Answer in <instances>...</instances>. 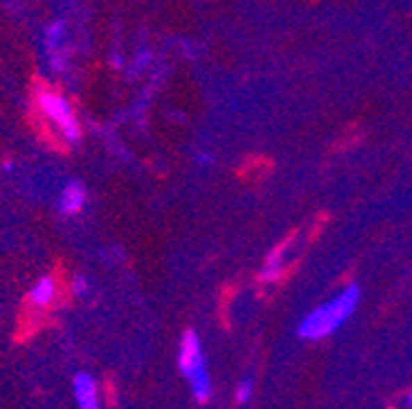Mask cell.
Returning a JSON list of instances; mask_svg holds the SVG:
<instances>
[{"mask_svg":"<svg viewBox=\"0 0 412 409\" xmlns=\"http://www.w3.org/2000/svg\"><path fill=\"white\" fill-rule=\"evenodd\" d=\"M37 101H40L42 113L47 115L54 125H59L64 137H67L69 142H79V137H81V128H79V120L72 110V103H69L62 94H52V91H42Z\"/></svg>","mask_w":412,"mask_h":409,"instance_id":"3957f363","label":"cell"},{"mask_svg":"<svg viewBox=\"0 0 412 409\" xmlns=\"http://www.w3.org/2000/svg\"><path fill=\"white\" fill-rule=\"evenodd\" d=\"M54 297H57V282H54L52 277H40V280L35 282V287L30 290V301L35 306L52 304Z\"/></svg>","mask_w":412,"mask_h":409,"instance_id":"8992f818","label":"cell"},{"mask_svg":"<svg viewBox=\"0 0 412 409\" xmlns=\"http://www.w3.org/2000/svg\"><path fill=\"white\" fill-rule=\"evenodd\" d=\"M84 203H86L84 187L79 181H69L67 187L62 189V194H59V211L64 216H74V213H79L84 208Z\"/></svg>","mask_w":412,"mask_h":409,"instance_id":"5b68a950","label":"cell"},{"mask_svg":"<svg viewBox=\"0 0 412 409\" xmlns=\"http://www.w3.org/2000/svg\"><path fill=\"white\" fill-rule=\"evenodd\" d=\"M251 397H253V380H243V383L236 387V402L245 404Z\"/></svg>","mask_w":412,"mask_h":409,"instance_id":"9c48e42d","label":"cell"},{"mask_svg":"<svg viewBox=\"0 0 412 409\" xmlns=\"http://www.w3.org/2000/svg\"><path fill=\"white\" fill-rule=\"evenodd\" d=\"M74 399L81 409H99L101 399H99V385L96 378L89 373H76L74 375Z\"/></svg>","mask_w":412,"mask_h":409,"instance_id":"277c9868","label":"cell"},{"mask_svg":"<svg viewBox=\"0 0 412 409\" xmlns=\"http://www.w3.org/2000/svg\"><path fill=\"white\" fill-rule=\"evenodd\" d=\"M177 362L182 375L192 385V394L197 402H206L211 397V378L206 370V360L201 353V341L194 331H187L179 341Z\"/></svg>","mask_w":412,"mask_h":409,"instance_id":"7a4b0ae2","label":"cell"},{"mask_svg":"<svg viewBox=\"0 0 412 409\" xmlns=\"http://www.w3.org/2000/svg\"><path fill=\"white\" fill-rule=\"evenodd\" d=\"M407 404H410V407H412V392H410V397H407Z\"/></svg>","mask_w":412,"mask_h":409,"instance_id":"7c38bea8","label":"cell"},{"mask_svg":"<svg viewBox=\"0 0 412 409\" xmlns=\"http://www.w3.org/2000/svg\"><path fill=\"white\" fill-rule=\"evenodd\" d=\"M62 35H64V25H62V22H54V25L47 30V47L57 49L59 42H62Z\"/></svg>","mask_w":412,"mask_h":409,"instance_id":"ba28073f","label":"cell"},{"mask_svg":"<svg viewBox=\"0 0 412 409\" xmlns=\"http://www.w3.org/2000/svg\"><path fill=\"white\" fill-rule=\"evenodd\" d=\"M285 248H287V243H282V245H277V248L272 250L270 255H267L265 265H263V269H261V280L263 282H272V280H277V277H280V272H282V255H285Z\"/></svg>","mask_w":412,"mask_h":409,"instance_id":"52a82bcc","label":"cell"},{"mask_svg":"<svg viewBox=\"0 0 412 409\" xmlns=\"http://www.w3.org/2000/svg\"><path fill=\"white\" fill-rule=\"evenodd\" d=\"M359 299H361L359 285L346 287L336 299L327 301V304H322L319 309L309 311V314L302 319V324H299L297 333L302 338H307V341H319V338L334 333L336 328H341V324L356 311Z\"/></svg>","mask_w":412,"mask_h":409,"instance_id":"6da1fadb","label":"cell"},{"mask_svg":"<svg viewBox=\"0 0 412 409\" xmlns=\"http://www.w3.org/2000/svg\"><path fill=\"white\" fill-rule=\"evenodd\" d=\"M74 294L76 297H86L89 294V282H86V277H76V280H74Z\"/></svg>","mask_w":412,"mask_h":409,"instance_id":"30bf717a","label":"cell"},{"mask_svg":"<svg viewBox=\"0 0 412 409\" xmlns=\"http://www.w3.org/2000/svg\"><path fill=\"white\" fill-rule=\"evenodd\" d=\"M3 172H8V174H10V172H13V162H3Z\"/></svg>","mask_w":412,"mask_h":409,"instance_id":"8fae6325","label":"cell"}]
</instances>
